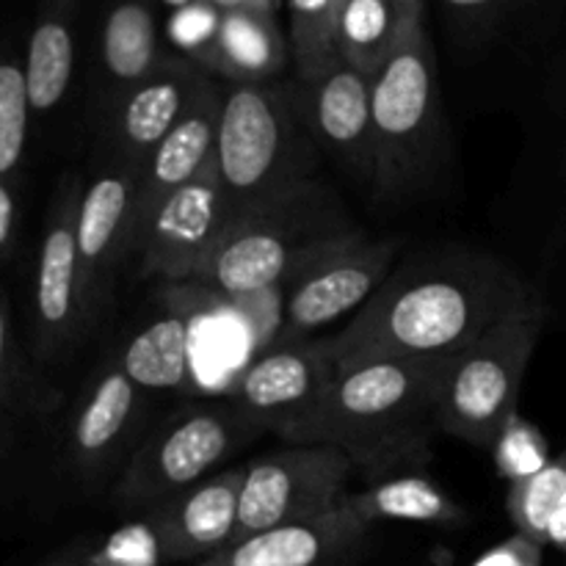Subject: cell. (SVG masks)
<instances>
[{
  "label": "cell",
  "mask_w": 566,
  "mask_h": 566,
  "mask_svg": "<svg viewBox=\"0 0 566 566\" xmlns=\"http://www.w3.org/2000/svg\"><path fill=\"white\" fill-rule=\"evenodd\" d=\"M536 293L495 254L442 247L403 260L324 348L335 370L451 359Z\"/></svg>",
  "instance_id": "6da1fadb"
},
{
  "label": "cell",
  "mask_w": 566,
  "mask_h": 566,
  "mask_svg": "<svg viewBox=\"0 0 566 566\" xmlns=\"http://www.w3.org/2000/svg\"><path fill=\"white\" fill-rule=\"evenodd\" d=\"M446 359H385L340 370L304 446L337 448L368 486L431 462Z\"/></svg>",
  "instance_id": "7a4b0ae2"
},
{
  "label": "cell",
  "mask_w": 566,
  "mask_h": 566,
  "mask_svg": "<svg viewBox=\"0 0 566 566\" xmlns=\"http://www.w3.org/2000/svg\"><path fill=\"white\" fill-rule=\"evenodd\" d=\"M359 241L365 235L340 193L315 177L238 216L197 280L232 302L260 298L280 285H296L315 265Z\"/></svg>",
  "instance_id": "3957f363"
},
{
  "label": "cell",
  "mask_w": 566,
  "mask_h": 566,
  "mask_svg": "<svg viewBox=\"0 0 566 566\" xmlns=\"http://www.w3.org/2000/svg\"><path fill=\"white\" fill-rule=\"evenodd\" d=\"M374 199L401 205L429 191L451 155L440 66L420 17L374 77Z\"/></svg>",
  "instance_id": "277c9868"
},
{
  "label": "cell",
  "mask_w": 566,
  "mask_h": 566,
  "mask_svg": "<svg viewBox=\"0 0 566 566\" xmlns=\"http://www.w3.org/2000/svg\"><path fill=\"white\" fill-rule=\"evenodd\" d=\"M213 160L232 221L315 180L321 153L291 83H224Z\"/></svg>",
  "instance_id": "5b68a950"
},
{
  "label": "cell",
  "mask_w": 566,
  "mask_h": 566,
  "mask_svg": "<svg viewBox=\"0 0 566 566\" xmlns=\"http://www.w3.org/2000/svg\"><path fill=\"white\" fill-rule=\"evenodd\" d=\"M547 310L539 296L492 326L457 357L446 359L437 390V429L475 448H492L497 431L517 412Z\"/></svg>",
  "instance_id": "8992f818"
},
{
  "label": "cell",
  "mask_w": 566,
  "mask_h": 566,
  "mask_svg": "<svg viewBox=\"0 0 566 566\" xmlns=\"http://www.w3.org/2000/svg\"><path fill=\"white\" fill-rule=\"evenodd\" d=\"M263 434L230 401H202L180 409L149 429L111 490V503L122 512L160 506L177 492L205 481V475L238 448Z\"/></svg>",
  "instance_id": "52a82bcc"
},
{
  "label": "cell",
  "mask_w": 566,
  "mask_h": 566,
  "mask_svg": "<svg viewBox=\"0 0 566 566\" xmlns=\"http://www.w3.org/2000/svg\"><path fill=\"white\" fill-rule=\"evenodd\" d=\"M354 468L337 448L287 446L243 464L235 542L318 520L346 501Z\"/></svg>",
  "instance_id": "ba28073f"
},
{
  "label": "cell",
  "mask_w": 566,
  "mask_h": 566,
  "mask_svg": "<svg viewBox=\"0 0 566 566\" xmlns=\"http://www.w3.org/2000/svg\"><path fill=\"white\" fill-rule=\"evenodd\" d=\"M335 376L324 340L274 343L232 376L224 387V401L254 429L271 431L291 446H304Z\"/></svg>",
  "instance_id": "9c48e42d"
},
{
  "label": "cell",
  "mask_w": 566,
  "mask_h": 566,
  "mask_svg": "<svg viewBox=\"0 0 566 566\" xmlns=\"http://www.w3.org/2000/svg\"><path fill=\"white\" fill-rule=\"evenodd\" d=\"M149 407L153 398L122 374L114 357L97 365L72 409L64 437L66 464L83 490H99L105 481L119 479L153 429Z\"/></svg>",
  "instance_id": "30bf717a"
},
{
  "label": "cell",
  "mask_w": 566,
  "mask_h": 566,
  "mask_svg": "<svg viewBox=\"0 0 566 566\" xmlns=\"http://www.w3.org/2000/svg\"><path fill=\"white\" fill-rule=\"evenodd\" d=\"M81 197V177H61L44 219L33 280V357L39 363L64 359L92 329L77 260Z\"/></svg>",
  "instance_id": "8fae6325"
},
{
  "label": "cell",
  "mask_w": 566,
  "mask_h": 566,
  "mask_svg": "<svg viewBox=\"0 0 566 566\" xmlns=\"http://www.w3.org/2000/svg\"><path fill=\"white\" fill-rule=\"evenodd\" d=\"M232 224L216 160L177 188L149 213L136 238V265L144 280H197L216 243Z\"/></svg>",
  "instance_id": "7c38bea8"
},
{
  "label": "cell",
  "mask_w": 566,
  "mask_h": 566,
  "mask_svg": "<svg viewBox=\"0 0 566 566\" xmlns=\"http://www.w3.org/2000/svg\"><path fill=\"white\" fill-rule=\"evenodd\" d=\"M138 175L105 166L83 186L77 208V260L92 326L111 310L116 276L136 252Z\"/></svg>",
  "instance_id": "4fadbf2b"
},
{
  "label": "cell",
  "mask_w": 566,
  "mask_h": 566,
  "mask_svg": "<svg viewBox=\"0 0 566 566\" xmlns=\"http://www.w3.org/2000/svg\"><path fill=\"white\" fill-rule=\"evenodd\" d=\"M208 81L210 75L197 70L191 61L166 55L147 81L99 116L105 166L142 175L158 144L175 130Z\"/></svg>",
  "instance_id": "5bb4252c"
},
{
  "label": "cell",
  "mask_w": 566,
  "mask_h": 566,
  "mask_svg": "<svg viewBox=\"0 0 566 566\" xmlns=\"http://www.w3.org/2000/svg\"><path fill=\"white\" fill-rule=\"evenodd\" d=\"M398 249L401 243L396 238H365L307 271L282 302V332L276 343L307 340L310 332L324 329L340 315H357L396 269Z\"/></svg>",
  "instance_id": "9a60e30c"
},
{
  "label": "cell",
  "mask_w": 566,
  "mask_h": 566,
  "mask_svg": "<svg viewBox=\"0 0 566 566\" xmlns=\"http://www.w3.org/2000/svg\"><path fill=\"white\" fill-rule=\"evenodd\" d=\"M307 133L324 158L374 191V81L340 66L318 83H291Z\"/></svg>",
  "instance_id": "2e32d148"
},
{
  "label": "cell",
  "mask_w": 566,
  "mask_h": 566,
  "mask_svg": "<svg viewBox=\"0 0 566 566\" xmlns=\"http://www.w3.org/2000/svg\"><path fill=\"white\" fill-rule=\"evenodd\" d=\"M243 468H227L144 514L164 564H202L235 536Z\"/></svg>",
  "instance_id": "e0dca14e"
},
{
  "label": "cell",
  "mask_w": 566,
  "mask_h": 566,
  "mask_svg": "<svg viewBox=\"0 0 566 566\" xmlns=\"http://www.w3.org/2000/svg\"><path fill=\"white\" fill-rule=\"evenodd\" d=\"M368 539L370 525L343 501L324 517L249 536L197 566H354Z\"/></svg>",
  "instance_id": "ac0fdd59"
},
{
  "label": "cell",
  "mask_w": 566,
  "mask_h": 566,
  "mask_svg": "<svg viewBox=\"0 0 566 566\" xmlns=\"http://www.w3.org/2000/svg\"><path fill=\"white\" fill-rule=\"evenodd\" d=\"M221 28L205 75L224 83H274L291 64L280 25L285 6L274 0H219Z\"/></svg>",
  "instance_id": "d6986e66"
},
{
  "label": "cell",
  "mask_w": 566,
  "mask_h": 566,
  "mask_svg": "<svg viewBox=\"0 0 566 566\" xmlns=\"http://www.w3.org/2000/svg\"><path fill=\"white\" fill-rule=\"evenodd\" d=\"M221 114V86L210 77L191 108L186 111L175 130L158 144L153 158L138 175V202H136V238L144 221L169 193L202 175L216 158V136H219Z\"/></svg>",
  "instance_id": "ffe728a7"
},
{
  "label": "cell",
  "mask_w": 566,
  "mask_h": 566,
  "mask_svg": "<svg viewBox=\"0 0 566 566\" xmlns=\"http://www.w3.org/2000/svg\"><path fill=\"white\" fill-rule=\"evenodd\" d=\"M169 53L160 50L158 11L149 3H116L105 11L97 36V111L114 108L147 81Z\"/></svg>",
  "instance_id": "44dd1931"
},
{
  "label": "cell",
  "mask_w": 566,
  "mask_h": 566,
  "mask_svg": "<svg viewBox=\"0 0 566 566\" xmlns=\"http://www.w3.org/2000/svg\"><path fill=\"white\" fill-rule=\"evenodd\" d=\"M111 357L144 396H186L191 392V318L158 315Z\"/></svg>",
  "instance_id": "7402d4cb"
},
{
  "label": "cell",
  "mask_w": 566,
  "mask_h": 566,
  "mask_svg": "<svg viewBox=\"0 0 566 566\" xmlns=\"http://www.w3.org/2000/svg\"><path fill=\"white\" fill-rule=\"evenodd\" d=\"M77 66V6H44L36 17L28 53L22 61L31 116H48L61 108L72 92Z\"/></svg>",
  "instance_id": "603a6c76"
},
{
  "label": "cell",
  "mask_w": 566,
  "mask_h": 566,
  "mask_svg": "<svg viewBox=\"0 0 566 566\" xmlns=\"http://www.w3.org/2000/svg\"><path fill=\"white\" fill-rule=\"evenodd\" d=\"M420 17H426L423 0H346L340 14L343 64L374 81Z\"/></svg>",
  "instance_id": "cb8c5ba5"
},
{
  "label": "cell",
  "mask_w": 566,
  "mask_h": 566,
  "mask_svg": "<svg viewBox=\"0 0 566 566\" xmlns=\"http://www.w3.org/2000/svg\"><path fill=\"white\" fill-rule=\"evenodd\" d=\"M59 403V392L28 365L17 346L9 304L0 293V468L14 448L20 426L31 418H44Z\"/></svg>",
  "instance_id": "d4e9b609"
},
{
  "label": "cell",
  "mask_w": 566,
  "mask_h": 566,
  "mask_svg": "<svg viewBox=\"0 0 566 566\" xmlns=\"http://www.w3.org/2000/svg\"><path fill=\"white\" fill-rule=\"evenodd\" d=\"M346 506L363 520L374 525L376 520H403V523L423 525H462L468 520L464 509L448 497L442 486L429 481L426 475H398V479L381 481L363 492L346 495Z\"/></svg>",
  "instance_id": "484cf974"
},
{
  "label": "cell",
  "mask_w": 566,
  "mask_h": 566,
  "mask_svg": "<svg viewBox=\"0 0 566 566\" xmlns=\"http://www.w3.org/2000/svg\"><path fill=\"white\" fill-rule=\"evenodd\" d=\"M343 3L346 0L285 3L287 48L296 83H318L346 66L340 53Z\"/></svg>",
  "instance_id": "4316f807"
},
{
  "label": "cell",
  "mask_w": 566,
  "mask_h": 566,
  "mask_svg": "<svg viewBox=\"0 0 566 566\" xmlns=\"http://www.w3.org/2000/svg\"><path fill=\"white\" fill-rule=\"evenodd\" d=\"M566 495V457L551 459L547 468H542L539 473L531 475V479L517 481V484H509V497H506V512L512 517L514 528L520 536L536 542V545H547V528H551V520L556 514V509L562 506Z\"/></svg>",
  "instance_id": "83f0119b"
},
{
  "label": "cell",
  "mask_w": 566,
  "mask_h": 566,
  "mask_svg": "<svg viewBox=\"0 0 566 566\" xmlns=\"http://www.w3.org/2000/svg\"><path fill=\"white\" fill-rule=\"evenodd\" d=\"M31 125L25 72L17 59H0V180H9L22 164Z\"/></svg>",
  "instance_id": "f1b7e54d"
},
{
  "label": "cell",
  "mask_w": 566,
  "mask_h": 566,
  "mask_svg": "<svg viewBox=\"0 0 566 566\" xmlns=\"http://www.w3.org/2000/svg\"><path fill=\"white\" fill-rule=\"evenodd\" d=\"M221 28L219 0H186V3L169 6V17L164 22L166 39L180 53V59L191 61L197 70L205 72L210 53H213L216 36Z\"/></svg>",
  "instance_id": "f546056e"
},
{
  "label": "cell",
  "mask_w": 566,
  "mask_h": 566,
  "mask_svg": "<svg viewBox=\"0 0 566 566\" xmlns=\"http://www.w3.org/2000/svg\"><path fill=\"white\" fill-rule=\"evenodd\" d=\"M492 459H495L497 475L509 484L531 479L539 473L542 468L551 464V451H547V440L531 420L514 412L506 420L501 431H497L495 442H492Z\"/></svg>",
  "instance_id": "4dcf8cb0"
},
{
  "label": "cell",
  "mask_w": 566,
  "mask_h": 566,
  "mask_svg": "<svg viewBox=\"0 0 566 566\" xmlns=\"http://www.w3.org/2000/svg\"><path fill=\"white\" fill-rule=\"evenodd\" d=\"M92 566H164L158 542H155L147 520H133V523L116 528L108 539L97 542L92 553Z\"/></svg>",
  "instance_id": "1f68e13d"
},
{
  "label": "cell",
  "mask_w": 566,
  "mask_h": 566,
  "mask_svg": "<svg viewBox=\"0 0 566 566\" xmlns=\"http://www.w3.org/2000/svg\"><path fill=\"white\" fill-rule=\"evenodd\" d=\"M473 566H542V545L514 534L475 558Z\"/></svg>",
  "instance_id": "d6a6232c"
},
{
  "label": "cell",
  "mask_w": 566,
  "mask_h": 566,
  "mask_svg": "<svg viewBox=\"0 0 566 566\" xmlns=\"http://www.w3.org/2000/svg\"><path fill=\"white\" fill-rule=\"evenodd\" d=\"M17 221V197L9 180H0V260H3L6 249L11 247V235H14Z\"/></svg>",
  "instance_id": "836d02e7"
},
{
  "label": "cell",
  "mask_w": 566,
  "mask_h": 566,
  "mask_svg": "<svg viewBox=\"0 0 566 566\" xmlns=\"http://www.w3.org/2000/svg\"><path fill=\"white\" fill-rule=\"evenodd\" d=\"M94 547H97V542L94 539L75 542V545L66 547V551H61L59 556L48 558V562L39 564V566H92Z\"/></svg>",
  "instance_id": "e575fe53"
},
{
  "label": "cell",
  "mask_w": 566,
  "mask_h": 566,
  "mask_svg": "<svg viewBox=\"0 0 566 566\" xmlns=\"http://www.w3.org/2000/svg\"><path fill=\"white\" fill-rule=\"evenodd\" d=\"M547 545L558 547V551L566 556V495L562 506L556 509V514H553L551 520V528H547Z\"/></svg>",
  "instance_id": "d590c367"
},
{
  "label": "cell",
  "mask_w": 566,
  "mask_h": 566,
  "mask_svg": "<svg viewBox=\"0 0 566 566\" xmlns=\"http://www.w3.org/2000/svg\"><path fill=\"white\" fill-rule=\"evenodd\" d=\"M564 457H566V451H564Z\"/></svg>",
  "instance_id": "8d00e7d4"
}]
</instances>
